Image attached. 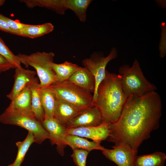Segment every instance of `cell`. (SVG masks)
<instances>
[{
    "mask_svg": "<svg viewBox=\"0 0 166 166\" xmlns=\"http://www.w3.org/2000/svg\"><path fill=\"white\" fill-rule=\"evenodd\" d=\"M0 30L17 35V32L12 29L5 21L1 19H0Z\"/></svg>",
    "mask_w": 166,
    "mask_h": 166,
    "instance_id": "cell-28",
    "label": "cell"
},
{
    "mask_svg": "<svg viewBox=\"0 0 166 166\" xmlns=\"http://www.w3.org/2000/svg\"><path fill=\"white\" fill-rule=\"evenodd\" d=\"M127 99L122 90L119 75L106 70L104 78L98 86L93 102L100 112L103 123L116 122Z\"/></svg>",
    "mask_w": 166,
    "mask_h": 166,
    "instance_id": "cell-2",
    "label": "cell"
},
{
    "mask_svg": "<svg viewBox=\"0 0 166 166\" xmlns=\"http://www.w3.org/2000/svg\"><path fill=\"white\" fill-rule=\"evenodd\" d=\"M109 124L103 123L96 126L67 128V134L89 138L100 144L102 141L107 140L109 136Z\"/></svg>",
    "mask_w": 166,
    "mask_h": 166,
    "instance_id": "cell-11",
    "label": "cell"
},
{
    "mask_svg": "<svg viewBox=\"0 0 166 166\" xmlns=\"http://www.w3.org/2000/svg\"><path fill=\"white\" fill-rule=\"evenodd\" d=\"M28 8L43 7L51 10L56 14L64 15L66 10L63 0H21Z\"/></svg>",
    "mask_w": 166,
    "mask_h": 166,
    "instance_id": "cell-17",
    "label": "cell"
},
{
    "mask_svg": "<svg viewBox=\"0 0 166 166\" xmlns=\"http://www.w3.org/2000/svg\"><path fill=\"white\" fill-rule=\"evenodd\" d=\"M68 81L91 93H94L95 87L94 77L92 73L85 67H81Z\"/></svg>",
    "mask_w": 166,
    "mask_h": 166,
    "instance_id": "cell-14",
    "label": "cell"
},
{
    "mask_svg": "<svg viewBox=\"0 0 166 166\" xmlns=\"http://www.w3.org/2000/svg\"><path fill=\"white\" fill-rule=\"evenodd\" d=\"M162 108L160 95L155 91L128 97L118 120L109 124L107 140L128 145L137 153L142 142L159 127Z\"/></svg>",
    "mask_w": 166,
    "mask_h": 166,
    "instance_id": "cell-1",
    "label": "cell"
},
{
    "mask_svg": "<svg viewBox=\"0 0 166 166\" xmlns=\"http://www.w3.org/2000/svg\"><path fill=\"white\" fill-rule=\"evenodd\" d=\"M0 19L5 21L13 30L18 33L26 26L27 24L23 23L18 20H13L0 14Z\"/></svg>",
    "mask_w": 166,
    "mask_h": 166,
    "instance_id": "cell-26",
    "label": "cell"
},
{
    "mask_svg": "<svg viewBox=\"0 0 166 166\" xmlns=\"http://www.w3.org/2000/svg\"><path fill=\"white\" fill-rule=\"evenodd\" d=\"M35 142L34 137L31 132H28L25 139L22 141L16 143L18 148V152L16 159L13 163L8 166H20L30 146Z\"/></svg>",
    "mask_w": 166,
    "mask_h": 166,
    "instance_id": "cell-23",
    "label": "cell"
},
{
    "mask_svg": "<svg viewBox=\"0 0 166 166\" xmlns=\"http://www.w3.org/2000/svg\"><path fill=\"white\" fill-rule=\"evenodd\" d=\"M119 73L122 90L127 98L131 96H141L157 89L156 85L144 77L136 59L131 67L128 65L121 66Z\"/></svg>",
    "mask_w": 166,
    "mask_h": 166,
    "instance_id": "cell-3",
    "label": "cell"
},
{
    "mask_svg": "<svg viewBox=\"0 0 166 166\" xmlns=\"http://www.w3.org/2000/svg\"><path fill=\"white\" fill-rule=\"evenodd\" d=\"M81 110L72 104L56 97L53 117L65 127Z\"/></svg>",
    "mask_w": 166,
    "mask_h": 166,
    "instance_id": "cell-13",
    "label": "cell"
},
{
    "mask_svg": "<svg viewBox=\"0 0 166 166\" xmlns=\"http://www.w3.org/2000/svg\"><path fill=\"white\" fill-rule=\"evenodd\" d=\"M39 95L45 116L53 118L56 97L51 85L45 87H41Z\"/></svg>",
    "mask_w": 166,
    "mask_h": 166,
    "instance_id": "cell-16",
    "label": "cell"
},
{
    "mask_svg": "<svg viewBox=\"0 0 166 166\" xmlns=\"http://www.w3.org/2000/svg\"><path fill=\"white\" fill-rule=\"evenodd\" d=\"M166 160L165 154L162 152L137 155L135 159L134 166H164Z\"/></svg>",
    "mask_w": 166,
    "mask_h": 166,
    "instance_id": "cell-22",
    "label": "cell"
},
{
    "mask_svg": "<svg viewBox=\"0 0 166 166\" xmlns=\"http://www.w3.org/2000/svg\"><path fill=\"white\" fill-rule=\"evenodd\" d=\"M42 124L49 134L48 139L51 144L56 145L58 152L60 155L64 156V149L67 146L65 139L68 135L67 128L54 117L51 118L45 116Z\"/></svg>",
    "mask_w": 166,
    "mask_h": 166,
    "instance_id": "cell-8",
    "label": "cell"
},
{
    "mask_svg": "<svg viewBox=\"0 0 166 166\" xmlns=\"http://www.w3.org/2000/svg\"><path fill=\"white\" fill-rule=\"evenodd\" d=\"M117 56V49L113 47L106 57H105L102 52H96L92 53L89 57L82 61L83 67L92 73L95 79V87L93 94V104L96 98L98 86L105 77L107 64L110 61L116 58Z\"/></svg>",
    "mask_w": 166,
    "mask_h": 166,
    "instance_id": "cell-7",
    "label": "cell"
},
{
    "mask_svg": "<svg viewBox=\"0 0 166 166\" xmlns=\"http://www.w3.org/2000/svg\"><path fill=\"white\" fill-rule=\"evenodd\" d=\"M15 68L13 65L0 54V73Z\"/></svg>",
    "mask_w": 166,
    "mask_h": 166,
    "instance_id": "cell-27",
    "label": "cell"
},
{
    "mask_svg": "<svg viewBox=\"0 0 166 166\" xmlns=\"http://www.w3.org/2000/svg\"><path fill=\"white\" fill-rule=\"evenodd\" d=\"M0 54L13 65L15 68L20 69L22 67L17 55H14L10 51L0 37Z\"/></svg>",
    "mask_w": 166,
    "mask_h": 166,
    "instance_id": "cell-24",
    "label": "cell"
},
{
    "mask_svg": "<svg viewBox=\"0 0 166 166\" xmlns=\"http://www.w3.org/2000/svg\"><path fill=\"white\" fill-rule=\"evenodd\" d=\"M5 0H0V6L2 5L4 3Z\"/></svg>",
    "mask_w": 166,
    "mask_h": 166,
    "instance_id": "cell-29",
    "label": "cell"
},
{
    "mask_svg": "<svg viewBox=\"0 0 166 166\" xmlns=\"http://www.w3.org/2000/svg\"><path fill=\"white\" fill-rule=\"evenodd\" d=\"M53 25L50 23H45L40 25L27 26L20 30L18 35L35 38L49 34L54 30Z\"/></svg>",
    "mask_w": 166,
    "mask_h": 166,
    "instance_id": "cell-19",
    "label": "cell"
},
{
    "mask_svg": "<svg viewBox=\"0 0 166 166\" xmlns=\"http://www.w3.org/2000/svg\"><path fill=\"white\" fill-rule=\"evenodd\" d=\"M103 123L101 114L94 105L81 110L65 126L67 128L96 126Z\"/></svg>",
    "mask_w": 166,
    "mask_h": 166,
    "instance_id": "cell-10",
    "label": "cell"
},
{
    "mask_svg": "<svg viewBox=\"0 0 166 166\" xmlns=\"http://www.w3.org/2000/svg\"><path fill=\"white\" fill-rule=\"evenodd\" d=\"M73 151L71 156L77 166H86V159L89 152L81 149H74Z\"/></svg>",
    "mask_w": 166,
    "mask_h": 166,
    "instance_id": "cell-25",
    "label": "cell"
},
{
    "mask_svg": "<svg viewBox=\"0 0 166 166\" xmlns=\"http://www.w3.org/2000/svg\"><path fill=\"white\" fill-rule=\"evenodd\" d=\"M14 81L12 89L6 97L11 100L27 86H30L37 79L35 71L25 69L22 67L15 68Z\"/></svg>",
    "mask_w": 166,
    "mask_h": 166,
    "instance_id": "cell-12",
    "label": "cell"
},
{
    "mask_svg": "<svg viewBox=\"0 0 166 166\" xmlns=\"http://www.w3.org/2000/svg\"><path fill=\"white\" fill-rule=\"evenodd\" d=\"M17 55L21 64L26 68L30 66L35 69L41 88L56 82V75L52 68L54 53L37 52L29 55L19 53Z\"/></svg>",
    "mask_w": 166,
    "mask_h": 166,
    "instance_id": "cell-5",
    "label": "cell"
},
{
    "mask_svg": "<svg viewBox=\"0 0 166 166\" xmlns=\"http://www.w3.org/2000/svg\"><path fill=\"white\" fill-rule=\"evenodd\" d=\"M30 86L31 93V110L36 118L42 123L45 114L40 97L41 87L37 78Z\"/></svg>",
    "mask_w": 166,
    "mask_h": 166,
    "instance_id": "cell-21",
    "label": "cell"
},
{
    "mask_svg": "<svg viewBox=\"0 0 166 166\" xmlns=\"http://www.w3.org/2000/svg\"><path fill=\"white\" fill-rule=\"evenodd\" d=\"M0 122L26 129L32 133L35 142L38 144H41L45 140L48 139V132L31 110H13L6 108L0 115Z\"/></svg>",
    "mask_w": 166,
    "mask_h": 166,
    "instance_id": "cell-4",
    "label": "cell"
},
{
    "mask_svg": "<svg viewBox=\"0 0 166 166\" xmlns=\"http://www.w3.org/2000/svg\"><path fill=\"white\" fill-rule=\"evenodd\" d=\"M103 154L118 166H134L137 156L129 146L123 144L115 145L112 149L105 148L102 151Z\"/></svg>",
    "mask_w": 166,
    "mask_h": 166,
    "instance_id": "cell-9",
    "label": "cell"
},
{
    "mask_svg": "<svg viewBox=\"0 0 166 166\" xmlns=\"http://www.w3.org/2000/svg\"><path fill=\"white\" fill-rule=\"evenodd\" d=\"M7 109L13 110H31V93L30 86L26 87L11 100Z\"/></svg>",
    "mask_w": 166,
    "mask_h": 166,
    "instance_id": "cell-18",
    "label": "cell"
},
{
    "mask_svg": "<svg viewBox=\"0 0 166 166\" xmlns=\"http://www.w3.org/2000/svg\"><path fill=\"white\" fill-rule=\"evenodd\" d=\"M80 67L76 64L67 61L61 64L54 62L52 68L56 75V82H62L68 80Z\"/></svg>",
    "mask_w": 166,
    "mask_h": 166,
    "instance_id": "cell-20",
    "label": "cell"
},
{
    "mask_svg": "<svg viewBox=\"0 0 166 166\" xmlns=\"http://www.w3.org/2000/svg\"><path fill=\"white\" fill-rule=\"evenodd\" d=\"M66 145L69 146L72 150L81 149L90 152L93 150L102 151L105 149L100 143L90 141L85 138L76 135L68 134L65 138Z\"/></svg>",
    "mask_w": 166,
    "mask_h": 166,
    "instance_id": "cell-15",
    "label": "cell"
},
{
    "mask_svg": "<svg viewBox=\"0 0 166 166\" xmlns=\"http://www.w3.org/2000/svg\"><path fill=\"white\" fill-rule=\"evenodd\" d=\"M57 97L64 100L80 110L93 105L92 93L80 88L68 80L55 82L51 85Z\"/></svg>",
    "mask_w": 166,
    "mask_h": 166,
    "instance_id": "cell-6",
    "label": "cell"
}]
</instances>
